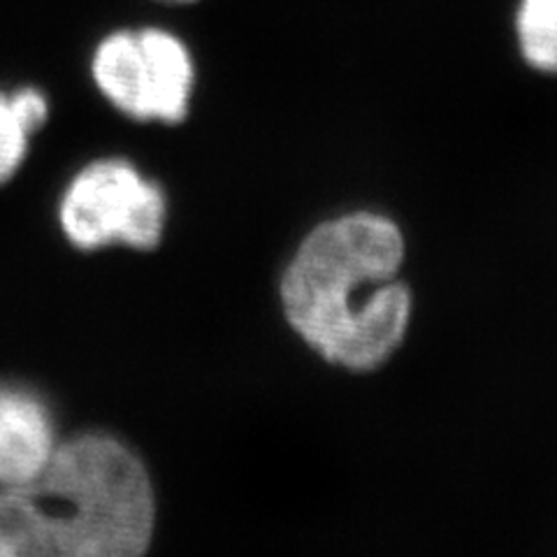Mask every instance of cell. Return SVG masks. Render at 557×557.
<instances>
[{
    "mask_svg": "<svg viewBox=\"0 0 557 557\" xmlns=\"http://www.w3.org/2000/svg\"><path fill=\"white\" fill-rule=\"evenodd\" d=\"M403 258V233L386 216L360 212L319 225L282 278L288 323L330 362L379 368L411 319V293L397 278Z\"/></svg>",
    "mask_w": 557,
    "mask_h": 557,
    "instance_id": "1",
    "label": "cell"
},
{
    "mask_svg": "<svg viewBox=\"0 0 557 557\" xmlns=\"http://www.w3.org/2000/svg\"><path fill=\"white\" fill-rule=\"evenodd\" d=\"M153 520L143 460L108 434H79L38 479L0 491V557H137Z\"/></svg>",
    "mask_w": 557,
    "mask_h": 557,
    "instance_id": "2",
    "label": "cell"
},
{
    "mask_svg": "<svg viewBox=\"0 0 557 557\" xmlns=\"http://www.w3.org/2000/svg\"><path fill=\"white\" fill-rule=\"evenodd\" d=\"M91 75L96 89L121 114L180 124L194 96L196 63L172 30L119 28L96 45Z\"/></svg>",
    "mask_w": 557,
    "mask_h": 557,
    "instance_id": "3",
    "label": "cell"
},
{
    "mask_svg": "<svg viewBox=\"0 0 557 557\" xmlns=\"http://www.w3.org/2000/svg\"><path fill=\"white\" fill-rule=\"evenodd\" d=\"M165 221L163 188L119 159H102L79 170L59 205L61 231L82 251L112 244L153 249L163 237Z\"/></svg>",
    "mask_w": 557,
    "mask_h": 557,
    "instance_id": "4",
    "label": "cell"
},
{
    "mask_svg": "<svg viewBox=\"0 0 557 557\" xmlns=\"http://www.w3.org/2000/svg\"><path fill=\"white\" fill-rule=\"evenodd\" d=\"M57 446V428L42 399L24 388L0 386V487L38 479Z\"/></svg>",
    "mask_w": 557,
    "mask_h": 557,
    "instance_id": "5",
    "label": "cell"
},
{
    "mask_svg": "<svg viewBox=\"0 0 557 557\" xmlns=\"http://www.w3.org/2000/svg\"><path fill=\"white\" fill-rule=\"evenodd\" d=\"M49 102L38 89L0 91V184L10 182L22 168L28 137L45 126Z\"/></svg>",
    "mask_w": 557,
    "mask_h": 557,
    "instance_id": "6",
    "label": "cell"
},
{
    "mask_svg": "<svg viewBox=\"0 0 557 557\" xmlns=\"http://www.w3.org/2000/svg\"><path fill=\"white\" fill-rule=\"evenodd\" d=\"M516 40L520 57L544 75H557V0H518Z\"/></svg>",
    "mask_w": 557,
    "mask_h": 557,
    "instance_id": "7",
    "label": "cell"
},
{
    "mask_svg": "<svg viewBox=\"0 0 557 557\" xmlns=\"http://www.w3.org/2000/svg\"><path fill=\"white\" fill-rule=\"evenodd\" d=\"M156 3H165V5H190V3H198V0H156Z\"/></svg>",
    "mask_w": 557,
    "mask_h": 557,
    "instance_id": "8",
    "label": "cell"
}]
</instances>
